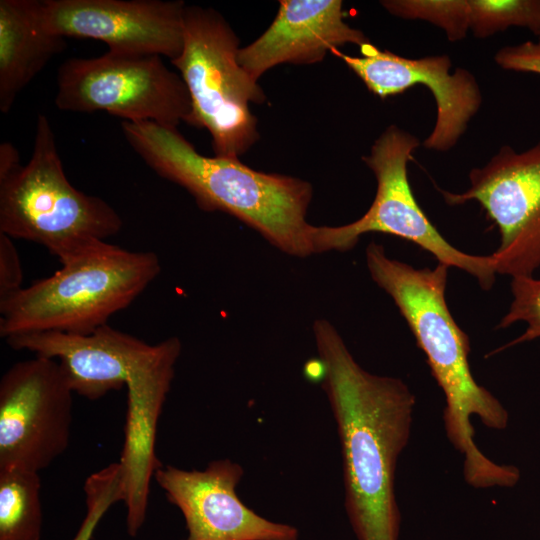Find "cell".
I'll use <instances>...</instances> for the list:
<instances>
[{
  "mask_svg": "<svg viewBox=\"0 0 540 540\" xmlns=\"http://www.w3.org/2000/svg\"><path fill=\"white\" fill-rule=\"evenodd\" d=\"M313 334L337 425L352 529L358 540H398L395 470L409 440L415 396L401 379L363 369L327 320H316Z\"/></svg>",
  "mask_w": 540,
  "mask_h": 540,
  "instance_id": "obj_1",
  "label": "cell"
},
{
  "mask_svg": "<svg viewBox=\"0 0 540 540\" xmlns=\"http://www.w3.org/2000/svg\"><path fill=\"white\" fill-rule=\"evenodd\" d=\"M366 264L372 280L393 299L444 393L445 430L463 456L465 481L474 488L516 485L519 469L493 462L474 441L473 416L491 429L502 430L508 412L472 375L469 337L456 323L445 297L450 267L438 263L434 268H415L388 257L376 242L366 248Z\"/></svg>",
  "mask_w": 540,
  "mask_h": 540,
  "instance_id": "obj_2",
  "label": "cell"
},
{
  "mask_svg": "<svg viewBox=\"0 0 540 540\" xmlns=\"http://www.w3.org/2000/svg\"><path fill=\"white\" fill-rule=\"evenodd\" d=\"M121 128L146 165L187 190L202 210L236 217L286 254H316V226L306 220L313 193L309 182L256 171L239 158L204 156L177 127L123 121Z\"/></svg>",
  "mask_w": 540,
  "mask_h": 540,
  "instance_id": "obj_3",
  "label": "cell"
},
{
  "mask_svg": "<svg viewBox=\"0 0 540 540\" xmlns=\"http://www.w3.org/2000/svg\"><path fill=\"white\" fill-rule=\"evenodd\" d=\"M52 275L0 300V335L55 331L89 334L108 324L157 278L152 251H130L107 241L60 263Z\"/></svg>",
  "mask_w": 540,
  "mask_h": 540,
  "instance_id": "obj_4",
  "label": "cell"
},
{
  "mask_svg": "<svg viewBox=\"0 0 540 540\" xmlns=\"http://www.w3.org/2000/svg\"><path fill=\"white\" fill-rule=\"evenodd\" d=\"M122 226L110 204L69 182L52 126L39 114L29 162L0 180V233L37 243L61 263Z\"/></svg>",
  "mask_w": 540,
  "mask_h": 540,
  "instance_id": "obj_5",
  "label": "cell"
},
{
  "mask_svg": "<svg viewBox=\"0 0 540 540\" xmlns=\"http://www.w3.org/2000/svg\"><path fill=\"white\" fill-rule=\"evenodd\" d=\"M239 39L216 10L186 5L183 47L171 60L191 100L187 124L205 128L215 156L239 158L258 140L250 103L265 95L239 64Z\"/></svg>",
  "mask_w": 540,
  "mask_h": 540,
  "instance_id": "obj_6",
  "label": "cell"
},
{
  "mask_svg": "<svg viewBox=\"0 0 540 540\" xmlns=\"http://www.w3.org/2000/svg\"><path fill=\"white\" fill-rule=\"evenodd\" d=\"M420 145L417 137L390 125L377 138L370 154L362 160L377 181L370 208L356 221L342 226H316L315 251L345 252L365 233L380 232L407 240L432 254L448 267H456L477 279L489 290L496 279L495 259L490 255L465 253L450 244L431 223L412 192L407 166Z\"/></svg>",
  "mask_w": 540,
  "mask_h": 540,
  "instance_id": "obj_7",
  "label": "cell"
},
{
  "mask_svg": "<svg viewBox=\"0 0 540 540\" xmlns=\"http://www.w3.org/2000/svg\"><path fill=\"white\" fill-rule=\"evenodd\" d=\"M55 105L63 111H104L123 121L170 127L187 123L191 114L182 77L162 57L109 51L64 61L57 71Z\"/></svg>",
  "mask_w": 540,
  "mask_h": 540,
  "instance_id": "obj_8",
  "label": "cell"
},
{
  "mask_svg": "<svg viewBox=\"0 0 540 540\" xmlns=\"http://www.w3.org/2000/svg\"><path fill=\"white\" fill-rule=\"evenodd\" d=\"M73 390L59 362L36 355L0 380V469L39 472L68 448Z\"/></svg>",
  "mask_w": 540,
  "mask_h": 540,
  "instance_id": "obj_9",
  "label": "cell"
},
{
  "mask_svg": "<svg viewBox=\"0 0 540 540\" xmlns=\"http://www.w3.org/2000/svg\"><path fill=\"white\" fill-rule=\"evenodd\" d=\"M469 182L463 193L439 191L448 205L478 202L497 227V274L534 276L540 268V142L521 152L502 146L469 172Z\"/></svg>",
  "mask_w": 540,
  "mask_h": 540,
  "instance_id": "obj_10",
  "label": "cell"
},
{
  "mask_svg": "<svg viewBox=\"0 0 540 540\" xmlns=\"http://www.w3.org/2000/svg\"><path fill=\"white\" fill-rule=\"evenodd\" d=\"M183 1L42 0V27L63 38L94 39L108 51L175 59L183 47Z\"/></svg>",
  "mask_w": 540,
  "mask_h": 540,
  "instance_id": "obj_11",
  "label": "cell"
},
{
  "mask_svg": "<svg viewBox=\"0 0 540 540\" xmlns=\"http://www.w3.org/2000/svg\"><path fill=\"white\" fill-rule=\"evenodd\" d=\"M244 475L230 459L210 462L203 470L171 465L154 478L168 501L183 514L187 536L182 540H298L296 527L266 519L247 507L236 489Z\"/></svg>",
  "mask_w": 540,
  "mask_h": 540,
  "instance_id": "obj_12",
  "label": "cell"
},
{
  "mask_svg": "<svg viewBox=\"0 0 540 540\" xmlns=\"http://www.w3.org/2000/svg\"><path fill=\"white\" fill-rule=\"evenodd\" d=\"M360 51L359 57L342 53L339 56L368 90L380 98L403 93L418 84L432 92L437 115L423 146L439 152L453 148L482 103L473 74L464 68L451 73L452 63L447 55L411 59L380 50L371 43L362 45Z\"/></svg>",
  "mask_w": 540,
  "mask_h": 540,
  "instance_id": "obj_13",
  "label": "cell"
},
{
  "mask_svg": "<svg viewBox=\"0 0 540 540\" xmlns=\"http://www.w3.org/2000/svg\"><path fill=\"white\" fill-rule=\"evenodd\" d=\"M14 350L55 359L74 393L97 400L120 390L163 353L166 341L148 344L108 324L89 334L45 331L6 338Z\"/></svg>",
  "mask_w": 540,
  "mask_h": 540,
  "instance_id": "obj_14",
  "label": "cell"
},
{
  "mask_svg": "<svg viewBox=\"0 0 540 540\" xmlns=\"http://www.w3.org/2000/svg\"><path fill=\"white\" fill-rule=\"evenodd\" d=\"M275 19L253 43L238 52V62L256 81L282 63L311 64L346 44L361 47L368 37L344 21L340 0H281Z\"/></svg>",
  "mask_w": 540,
  "mask_h": 540,
  "instance_id": "obj_15",
  "label": "cell"
},
{
  "mask_svg": "<svg viewBox=\"0 0 540 540\" xmlns=\"http://www.w3.org/2000/svg\"><path fill=\"white\" fill-rule=\"evenodd\" d=\"M39 0H0V111L7 114L18 94L67 46L46 31Z\"/></svg>",
  "mask_w": 540,
  "mask_h": 540,
  "instance_id": "obj_16",
  "label": "cell"
},
{
  "mask_svg": "<svg viewBox=\"0 0 540 540\" xmlns=\"http://www.w3.org/2000/svg\"><path fill=\"white\" fill-rule=\"evenodd\" d=\"M40 488L37 472L0 469V540H40Z\"/></svg>",
  "mask_w": 540,
  "mask_h": 540,
  "instance_id": "obj_17",
  "label": "cell"
},
{
  "mask_svg": "<svg viewBox=\"0 0 540 540\" xmlns=\"http://www.w3.org/2000/svg\"><path fill=\"white\" fill-rule=\"evenodd\" d=\"M469 31L487 38L509 27L529 29L540 38V0H468Z\"/></svg>",
  "mask_w": 540,
  "mask_h": 540,
  "instance_id": "obj_18",
  "label": "cell"
},
{
  "mask_svg": "<svg viewBox=\"0 0 540 540\" xmlns=\"http://www.w3.org/2000/svg\"><path fill=\"white\" fill-rule=\"evenodd\" d=\"M381 5L396 17L438 26L452 42L462 40L469 31L468 0H385Z\"/></svg>",
  "mask_w": 540,
  "mask_h": 540,
  "instance_id": "obj_19",
  "label": "cell"
},
{
  "mask_svg": "<svg viewBox=\"0 0 540 540\" xmlns=\"http://www.w3.org/2000/svg\"><path fill=\"white\" fill-rule=\"evenodd\" d=\"M86 513L72 540H91L97 525L108 509L124 501L121 467L111 463L91 474L83 487Z\"/></svg>",
  "mask_w": 540,
  "mask_h": 540,
  "instance_id": "obj_20",
  "label": "cell"
},
{
  "mask_svg": "<svg viewBox=\"0 0 540 540\" xmlns=\"http://www.w3.org/2000/svg\"><path fill=\"white\" fill-rule=\"evenodd\" d=\"M510 285L512 300L497 328H507L522 322L526 329L500 350L540 338V278L515 277Z\"/></svg>",
  "mask_w": 540,
  "mask_h": 540,
  "instance_id": "obj_21",
  "label": "cell"
},
{
  "mask_svg": "<svg viewBox=\"0 0 540 540\" xmlns=\"http://www.w3.org/2000/svg\"><path fill=\"white\" fill-rule=\"evenodd\" d=\"M495 63L504 70L540 75V41H525L499 49Z\"/></svg>",
  "mask_w": 540,
  "mask_h": 540,
  "instance_id": "obj_22",
  "label": "cell"
},
{
  "mask_svg": "<svg viewBox=\"0 0 540 540\" xmlns=\"http://www.w3.org/2000/svg\"><path fill=\"white\" fill-rule=\"evenodd\" d=\"M12 240L0 233V300L23 288L21 261Z\"/></svg>",
  "mask_w": 540,
  "mask_h": 540,
  "instance_id": "obj_23",
  "label": "cell"
},
{
  "mask_svg": "<svg viewBox=\"0 0 540 540\" xmlns=\"http://www.w3.org/2000/svg\"><path fill=\"white\" fill-rule=\"evenodd\" d=\"M22 165L17 149L10 142L0 145V180L14 173Z\"/></svg>",
  "mask_w": 540,
  "mask_h": 540,
  "instance_id": "obj_24",
  "label": "cell"
},
{
  "mask_svg": "<svg viewBox=\"0 0 540 540\" xmlns=\"http://www.w3.org/2000/svg\"><path fill=\"white\" fill-rule=\"evenodd\" d=\"M538 41H540V38L538 39Z\"/></svg>",
  "mask_w": 540,
  "mask_h": 540,
  "instance_id": "obj_25",
  "label": "cell"
}]
</instances>
